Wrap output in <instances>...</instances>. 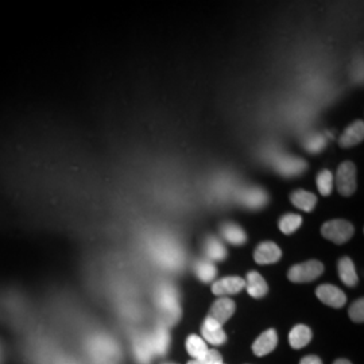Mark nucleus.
<instances>
[{
	"label": "nucleus",
	"instance_id": "nucleus-1",
	"mask_svg": "<svg viewBox=\"0 0 364 364\" xmlns=\"http://www.w3.org/2000/svg\"><path fill=\"white\" fill-rule=\"evenodd\" d=\"M156 305L159 311L161 326H171L178 323L181 317V306L178 302L177 289L170 284H162L156 287Z\"/></svg>",
	"mask_w": 364,
	"mask_h": 364
},
{
	"label": "nucleus",
	"instance_id": "nucleus-2",
	"mask_svg": "<svg viewBox=\"0 0 364 364\" xmlns=\"http://www.w3.org/2000/svg\"><path fill=\"white\" fill-rule=\"evenodd\" d=\"M87 351L95 364H117L120 360L119 346L105 335H95L87 343Z\"/></svg>",
	"mask_w": 364,
	"mask_h": 364
},
{
	"label": "nucleus",
	"instance_id": "nucleus-3",
	"mask_svg": "<svg viewBox=\"0 0 364 364\" xmlns=\"http://www.w3.org/2000/svg\"><path fill=\"white\" fill-rule=\"evenodd\" d=\"M323 236L333 242L335 245H343L348 242L355 234V228L350 221L331 220L326 221L321 228Z\"/></svg>",
	"mask_w": 364,
	"mask_h": 364
},
{
	"label": "nucleus",
	"instance_id": "nucleus-4",
	"mask_svg": "<svg viewBox=\"0 0 364 364\" xmlns=\"http://www.w3.org/2000/svg\"><path fill=\"white\" fill-rule=\"evenodd\" d=\"M323 273H324V264L321 262L308 260L305 263H299V264L293 266L289 270L287 277L291 282L302 284V282H311V281L317 279Z\"/></svg>",
	"mask_w": 364,
	"mask_h": 364
},
{
	"label": "nucleus",
	"instance_id": "nucleus-5",
	"mask_svg": "<svg viewBox=\"0 0 364 364\" xmlns=\"http://www.w3.org/2000/svg\"><path fill=\"white\" fill-rule=\"evenodd\" d=\"M336 186L341 196H351L356 191V168L352 162H343L338 166Z\"/></svg>",
	"mask_w": 364,
	"mask_h": 364
},
{
	"label": "nucleus",
	"instance_id": "nucleus-6",
	"mask_svg": "<svg viewBox=\"0 0 364 364\" xmlns=\"http://www.w3.org/2000/svg\"><path fill=\"white\" fill-rule=\"evenodd\" d=\"M154 255L156 260L168 269H177L180 267L182 263L181 251L178 247L173 243L165 242V243H159L154 250Z\"/></svg>",
	"mask_w": 364,
	"mask_h": 364
},
{
	"label": "nucleus",
	"instance_id": "nucleus-7",
	"mask_svg": "<svg viewBox=\"0 0 364 364\" xmlns=\"http://www.w3.org/2000/svg\"><path fill=\"white\" fill-rule=\"evenodd\" d=\"M306 162L297 156H279L275 161V169L278 170L285 177L299 176L302 171L306 170Z\"/></svg>",
	"mask_w": 364,
	"mask_h": 364
},
{
	"label": "nucleus",
	"instance_id": "nucleus-8",
	"mask_svg": "<svg viewBox=\"0 0 364 364\" xmlns=\"http://www.w3.org/2000/svg\"><path fill=\"white\" fill-rule=\"evenodd\" d=\"M316 296L320 299L321 302H324L332 308H341L346 305V301H347L346 294L338 287H333V285H321V287H317Z\"/></svg>",
	"mask_w": 364,
	"mask_h": 364
},
{
	"label": "nucleus",
	"instance_id": "nucleus-9",
	"mask_svg": "<svg viewBox=\"0 0 364 364\" xmlns=\"http://www.w3.org/2000/svg\"><path fill=\"white\" fill-rule=\"evenodd\" d=\"M239 201L247 208L260 209L269 203V195L260 188H247L240 192Z\"/></svg>",
	"mask_w": 364,
	"mask_h": 364
},
{
	"label": "nucleus",
	"instance_id": "nucleus-10",
	"mask_svg": "<svg viewBox=\"0 0 364 364\" xmlns=\"http://www.w3.org/2000/svg\"><path fill=\"white\" fill-rule=\"evenodd\" d=\"M246 287V281L240 277H225L213 284L212 291L216 296H231L239 293Z\"/></svg>",
	"mask_w": 364,
	"mask_h": 364
},
{
	"label": "nucleus",
	"instance_id": "nucleus-11",
	"mask_svg": "<svg viewBox=\"0 0 364 364\" xmlns=\"http://www.w3.org/2000/svg\"><path fill=\"white\" fill-rule=\"evenodd\" d=\"M281 257H282L281 248L273 242L260 243L254 252V259L259 264H272L281 259Z\"/></svg>",
	"mask_w": 364,
	"mask_h": 364
},
{
	"label": "nucleus",
	"instance_id": "nucleus-12",
	"mask_svg": "<svg viewBox=\"0 0 364 364\" xmlns=\"http://www.w3.org/2000/svg\"><path fill=\"white\" fill-rule=\"evenodd\" d=\"M201 332H203V336L204 338L213 344V346H221L227 341V335L225 332L223 331V326L219 324L216 320H213L212 317H207L203 328H201Z\"/></svg>",
	"mask_w": 364,
	"mask_h": 364
},
{
	"label": "nucleus",
	"instance_id": "nucleus-13",
	"mask_svg": "<svg viewBox=\"0 0 364 364\" xmlns=\"http://www.w3.org/2000/svg\"><path fill=\"white\" fill-rule=\"evenodd\" d=\"M149 338V343L151 347V351L154 355H165L168 352L170 344V335L169 331L166 326L158 324L156 331L147 336Z\"/></svg>",
	"mask_w": 364,
	"mask_h": 364
},
{
	"label": "nucleus",
	"instance_id": "nucleus-14",
	"mask_svg": "<svg viewBox=\"0 0 364 364\" xmlns=\"http://www.w3.org/2000/svg\"><path fill=\"white\" fill-rule=\"evenodd\" d=\"M236 305L234 301L230 299H219L210 308L209 317H212L213 320H216L219 324H224L227 320L231 318V316L234 314Z\"/></svg>",
	"mask_w": 364,
	"mask_h": 364
},
{
	"label": "nucleus",
	"instance_id": "nucleus-15",
	"mask_svg": "<svg viewBox=\"0 0 364 364\" xmlns=\"http://www.w3.org/2000/svg\"><path fill=\"white\" fill-rule=\"evenodd\" d=\"M364 138V123L362 120H358L355 123H352L350 127H347L344 132L341 134L338 144L344 149L353 147L358 144H360Z\"/></svg>",
	"mask_w": 364,
	"mask_h": 364
},
{
	"label": "nucleus",
	"instance_id": "nucleus-16",
	"mask_svg": "<svg viewBox=\"0 0 364 364\" xmlns=\"http://www.w3.org/2000/svg\"><path fill=\"white\" fill-rule=\"evenodd\" d=\"M277 343H278L277 332L274 329H269L255 340V343L252 344V352L257 356H264L273 351L277 347Z\"/></svg>",
	"mask_w": 364,
	"mask_h": 364
},
{
	"label": "nucleus",
	"instance_id": "nucleus-17",
	"mask_svg": "<svg viewBox=\"0 0 364 364\" xmlns=\"http://www.w3.org/2000/svg\"><path fill=\"white\" fill-rule=\"evenodd\" d=\"M132 352H134L136 362L139 364L151 363V359L154 356V353L151 351V347H150V343H149V338L146 335L135 338L132 343Z\"/></svg>",
	"mask_w": 364,
	"mask_h": 364
},
{
	"label": "nucleus",
	"instance_id": "nucleus-18",
	"mask_svg": "<svg viewBox=\"0 0 364 364\" xmlns=\"http://www.w3.org/2000/svg\"><path fill=\"white\" fill-rule=\"evenodd\" d=\"M245 287L247 289L248 294L254 299H262L269 291V287H267L266 281L257 272H250L247 274V281H246V287Z\"/></svg>",
	"mask_w": 364,
	"mask_h": 364
},
{
	"label": "nucleus",
	"instance_id": "nucleus-19",
	"mask_svg": "<svg viewBox=\"0 0 364 364\" xmlns=\"http://www.w3.org/2000/svg\"><path fill=\"white\" fill-rule=\"evenodd\" d=\"M221 235L227 242L234 246H243L247 242L246 232L234 223H225L221 225Z\"/></svg>",
	"mask_w": 364,
	"mask_h": 364
},
{
	"label": "nucleus",
	"instance_id": "nucleus-20",
	"mask_svg": "<svg viewBox=\"0 0 364 364\" xmlns=\"http://www.w3.org/2000/svg\"><path fill=\"white\" fill-rule=\"evenodd\" d=\"M338 269L340 279H341L347 287H356L359 278H358V274H356V270H355L353 262H352L348 257H344V258H341V259L338 260Z\"/></svg>",
	"mask_w": 364,
	"mask_h": 364
},
{
	"label": "nucleus",
	"instance_id": "nucleus-21",
	"mask_svg": "<svg viewBox=\"0 0 364 364\" xmlns=\"http://www.w3.org/2000/svg\"><path fill=\"white\" fill-rule=\"evenodd\" d=\"M312 340V331L306 326H296L291 331H290V335H289V341H290V346L296 350H299L305 346L309 344V341Z\"/></svg>",
	"mask_w": 364,
	"mask_h": 364
},
{
	"label": "nucleus",
	"instance_id": "nucleus-22",
	"mask_svg": "<svg viewBox=\"0 0 364 364\" xmlns=\"http://www.w3.org/2000/svg\"><path fill=\"white\" fill-rule=\"evenodd\" d=\"M290 200H291V204L294 207L302 209L305 212H312L313 208L317 204V197L311 192H306V191H302V189L293 192L290 196Z\"/></svg>",
	"mask_w": 364,
	"mask_h": 364
},
{
	"label": "nucleus",
	"instance_id": "nucleus-23",
	"mask_svg": "<svg viewBox=\"0 0 364 364\" xmlns=\"http://www.w3.org/2000/svg\"><path fill=\"white\" fill-rule=\"evenodd\" d=\"M186 348L192 358H195V360H201L205 353L208 351V347L205 344V341L201 338H198L197 335H191L186 340Z\"/></svg>",
	"mask_w": 364,
	"mask_h": 364
},
{
	"label": "nucleus",
	"instance_id": "nucleus-24",
	"mask_svg": "<svg viewBox=\"0 0 364 364\" xmlns=\"http://www.w3.org/2000/svg\"><path fill=\"white\" fill-rule=\"evenodd\" d=\"M205 254L209 259L223 260L227 257V250L219 239L210 236L205 243Z\"/></svg>",
	"mask_w": 364,
	"mask_h": 364
},
{
	"label": "nucleus",
	"instance_id": "nucleus-25",
	"mask_svg": "<svg viewBox=\"0 0 364 364\" xmlns=\"http://www.w3.org/2000/svg\"><path fill=\"white\" fill-rule=\"evenodd\" d=\"M196 275L203 282H210L216 277V267L209 260L201 259L196 263Z\"/></svg>",
	"mask_w": 364,
	"mask_h": 364
},
{
	"label": "nucleus",
	"instance_id": "nucleus-26",
	"mask_svg": "<svg viewBox=\"0 0 364 364\" xmlns=\"http://www.w3.org/2000/svg\"><path fill=\"white\" fill-rule=\"evenodd\" d=\"M302 224V218L294 213H287L279 220V230L285 235H291L296 232Z\"/></svg>",
	"mask_w": 364,
	"mask_h": 364
},
{
	"label": "nucleus",
	"instance_id": "nucleus-27",
	"mask_svg": "<svg viewBox=\"0 0 364 364\" xmlns=\"http://www.w3.org/2000/svg\"><path fill=\"white\" fill-rule=\"evenodd\" d=\"M317 181V188L320 193L323 196L331 195L332 188H333V176L329 170H321L316 178Z\"/></svg>",
	"mask_w": 364,
	"mask_h": 364
},
{
	"label": "nucleus",
	"instance_id": "nucleus-28",
	"mask_svg": "<svg viewBox=\"0 0 364 364\" xmlns=\"http://www.w3.org/2000/svg\"><path fill=\"white\" fill-rule=\"evenodd\" d=\"M304 147L311 153H318L326 147V138L323 135H314L306 141Z\"/></svg>",
	"mask_w": 364,
	"mask_h": 364
},
{
	"label": "nucleus",
	"instance_id": "nucleus-29",
	"mask_svg": "<svg viewBox=\"0 0 364 364\" xmlns=\"http://www.w3.org/2000/svg\"><path fill=\"white\" fill-rule=\"evenodd\" d=\"M350 317L355 323H363L364 320V301L363 299L355 301L350 308Z\"/></svg>",
	"mask_w": 364,
	"mask_h": 364
},
{
	"label": "nucleus",
	"instance_id": "nucleus-30",
	"mask_svg": "<svg viewBox=\"0 0 364 364\" xmlns=\"http://www.w3.org/2000/svg\"><path fill=\"white\" fill-rule=\"evenodd\" d=\"M200 364H224L223 363V358H221L220 353L216 351V350H208L205 356L198 360Z\"/></svg>",
	"mask_w": 364,
	"mask_h": 364
},
{
	"label": "nucleus",
	"instance_id": "nucleus-31",
	"mask_svg": "<svg viewBox=\"0 0 364 364\" xmlns=\"http://www.w3.org/2000/svg\"><path fill=\"white\" fill-rule=\"evenodd\" d=\"M299 364H323V362H321L320 358L311 355V356H305Z\"/></svg>",
	"mask_w": 364,
	"mask_h": 364
},
{
	"label": "nucleus",
	"instance_id": "nucleus-32",
	"mask_svg": "<svg viewBox=\"0 0 364 364\" xmlns=\"http://www.w3.org/2000/svg\"><path fill=\"white\" fill-rule=\"evenodd\" d=\"M57 364H77L75 360H72V359H68V358H63V359H60V360H57Z\"/></svg>",
	"mask_w": 364,
	"mask_h": 364
},
{
	"label": "nucleus",
	"instance_id": "nucleus-33",
	"mask_svg": "<svg viewBox=\"0 0 364 364\" xmlns=\"http://www.w3.org/2000/svg\"><path fill=\"white\" fill-rule=\"evenodd\" d=\"M4 362V350H3V346L0 343V364H3Z\"/></svg>",
	"mask_w": 364,
	"mask_h": 364
},
{
	"label": "nucleus",
	"instance_id": "nucleus-34",
	"mask_svg": "<svg viewBox=\"0 0 364 364\" xmlns=\"http://www.w3.org/2000/svg\"><path fill=\"white\" fill-rule=\"evenodd\" d=\"M333 364H351L348 360H344V359H340V360H336Z\"/></svg>",
	"mask_w": 364,
	"mask_h": 364
},
{
	"label": "nucleus",
	"instance_id": "nucleus-35",
	"mask_svg": "<svg viewBox=\"0 0 364 364\" xmlns=\"http://www.w3.org/2000/svg\"><path fill=\"white\" fill-rule=\"evenodd\" d=\"M188 364H200L198 363V360H192V362H189Z\"/></svg>",
	"mask_w": 364,
	"mask_h": 364
}]
</instances>
